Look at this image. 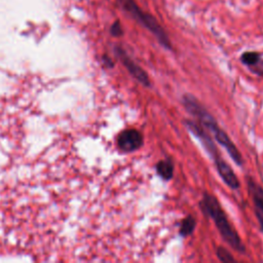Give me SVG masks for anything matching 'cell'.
Returning a JSON list of instances; mask_svg holds the SVG:
<instances>
[{"mask_svg":"<svg viewBox=\"0 0 263 263\" xmlns=\"http://www.w3.org/2000/svg\"><path fill=\"white\" fill-rule=\"evenodd\" d=\"M156 172L163 180H171L174 175V163L170 158L160 160L156 164Z\"/></svg>","mask_w":263,"mask_h":263,"instance_id":"9","label":"cell"},{"mask_svg":"<svg viewBox=\"0 0 263 263\" xmlns=\"http://www.w3.org/2000/svg\"><path fill=\"white\" fill-rule=\"evenodd\" d=\"M218 258L223 262H234V258L230 255V253L222 247H219L217 250Z\"/></svg>","mask_w":263,"mask_h":263,"instance_id":"12","label":"cell"},{"mask_svg":"<svg viewBox=\"0 0 263 263\" xmlns=\"http://www.w3.org/2000/svg\"><path fill=\"white\" fill-rule=\"evenodd\" d=\"M248 187L255 203L256 215L258 217L260 226L263 229V188L251 178H248Z\"/></svg>","mask_w":263,"mask_h":263,"instance_id":"8","label":"cell"},{"mask_svg":"<svg viewBox=\"0 0 263 263\" xmlns=\"http://www.w3.org/2000/svg\"><path fill=\"white\" fill-rule=\"evenodd\" d=\"M116 53L121 59L123 65L128 70V72L132 74V76H134L139 82H141L145 86H150L151 85L150 84V79H149L147 73L138 64H136L120 47L116 48Z\"/></svg>","mask_w":263,"mask_h":263,"instance_id":"6","label":"cell"},{"mask_svg":"<svg viewBox=\"0 0 263 263\" xmlns=\"http://www.w3.org/2000/svg\"><path fill=\"white\" fill-rule=\"evenodd\" d=\"M182 102L185 109L195 118H197L199 123L203 125L206 129L214 133L217 128L220 127L213 115L193 96L188 93L184 95L182 98Z\"/></svg>","mask_w":263,"mask_h":263,"instance_id":"3","label":"cell"},{"mask_svg":"<svg viewBox=\"0 0 263 263\" xmlns=\"http://www.w3.org/2000/svg\"><path fill=\"white\" fill-rule=\"evenodd\" d=\"M259 60H260V55L258 52H255V51H247L241 55V62L248 66L257 65Z\"/></svg>","mask_w":263,"mask_h":263,"instance_id":"11","label":"cell"},{"mask_svg":"<svg viewBox=\"0 0 263 263\" xmlns=\"http://www.w3.org/2000/svg\"><path fill=\"white\" fill-rule=\"evenodd\" d=\"M117 144L122 151L133 152L143 145V136L137 129H125L119 134Z\"/></svg>","mask_w":263,"mask_h":263,"instance_id":"4","label":"cell"},{"mask_svg":"<svg viewBox=\"0 0 263 263\" xmlns=\"http://www.w3.org/2000/svg\"><path fill=\"white\" fill-rule=\"evenodd\" d=\"M195 219L192 217V216H187L181 223V226H180V234L182 236H188L190 235L194 228H195Z\"/></svg>","mask_w":263,"mask_h":263,"instance_id":"10","label":"cell"},{"mask_svg":"<svg viewBox=\"0 0 263 263\" xmlns=\"http://www.w3.org/2000/svg\"><path fill=\"white\" fill-rule=\"evenodd\" d=\"M111 34L115 37H119L122 35L123 31H122V28H121V25L118 21H116L112 26H111V30H110Z\"/></svg>","mask_w":263,"mask_h":263,"instance_id":"13","label":"cell"},{"mask_svg":"<svg viewBox=\"0 0 263 263\" xmlns=\"http://www.w3.org/2000/svg\"><path fill=\"white\" fill-rule=\"evenodd\" d=\"M185 125L201 142V144L203 145L205 150L210 153V155L213 157V159L220 155L219 152L217 151V148H216L213 140L206 134V132L203 130V128L199 124H197L196 122L191 121V120H185Z\"/></svg>","mask_w":263,"mask_h":263,"instance_id":"5","label":"cell"},{"mask_svg":"<svg viewBox=\"0 0 263 263\" xmlns=\"http://www.w3.org/2000/svg\"><path fill=\"white\" fill-rule=\"evenodd\" d=\"M119 3L127 13L151 32L163 47L167 49L171 48V42L165 31L153 15L143 11L134 0H119Z\"/></svg>","mask_w":263,"mask_h":263,"instance_id":"2","label":"cell"},{"mask_svg":"<svg viewBox=\"0 0 263 263\" xmlns=\"http://www.w3.org/2000/svg\"><path fill=\"white\" fill-rule=\"evenodd\" d=\"M218 174L223 179V181L231 188V189H237L239 187V181L234 174L231 166L219 155L216 158H214Z\"/></svg>","mask_w":263,"mask_h":263,"instance_id":"7","label":"cell"},{"mask_svg":"<svg viewBox=\"0 0 263 263\" xmlns=\"http://www.w3.org/2000/svg\"><path fill=\"white\" fill-rule=\"evenodd\" d=\"M200 208L210 218H212L223 239L234 250L240 253L245 252V247L238 234L229 223L226 214L224 213L217 198L214 195L204 192L202 196V201L200 202Z\"/></svg>","mask_w":263,"mask_h":263,"instance_id":"1","label":"cell"}]
</instances>
